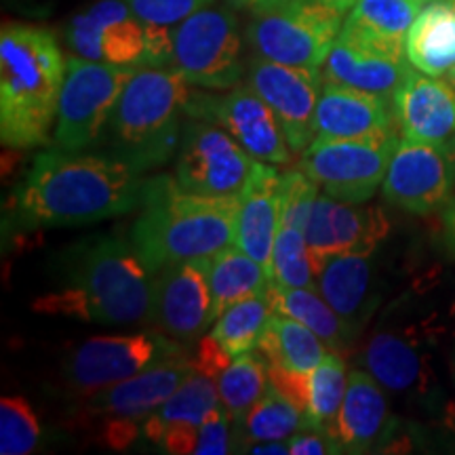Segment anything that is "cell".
Returning a JSON list of instances; mask_svg holds the SVG:
<instances>
[{
	"label": "cell",
	"mask_w": 455,
	"mask_h": 455,
	"mask_svg": "<svg viewBox=\"0 0 455 455\" xmlns=\"http://www.w3.org/2000/svg\"><path fill=\"white\" fill-rule=\"evenodd\" d=\"M195 373L190 356L167 358L133 378L123 379L89 396L83 415L89 419H138L144 424L167 398Z\"/></svg>",
	"instance_id": "19"
},
{
	"label": "cell",
	"mask_w": 455,
	"mask_h": 455,
	"mask_svg": "<svg viewBox=\"0 0 455 455\" xmlns=\"http://www.w3.org/2000/svg\"><path fill=\"white\" fill-rule=\"evenodd\" d=\"M131 244L152 275L181 261L212 258L235 243L238 196L188 192L169 175L146 180Z\"/></svg>",
	"instance_id": "2"
},
{
	"label": "cell",
	"mask_w": 455,
	"mask_h": 455,
	"mask_svg": "<svg viewBox=\"0 0 455 455\" xmlns=\"http://www.w3.org/2000/svg\"><path fill=\"white\" fill-rule=\"evenodd\" d=\"M66 60L55 34L32 24H4L0 32V140L7 148L49 141L57 118Z\"/></svg>",
	"instance_id": "3"
},
{
	"label": "cell",
	"mask_w": 455,
	"mask_h": 455,
	"mask_svg": "<svg viewBox=\"0 0 455 455\" xmlns=\"http://www.w3.org/2000/svg\"><path fill=\"white\" fill-rule=\"evenodd\" d=\"M390 409L384 386L369 371H350L338 415V439L346 453H367L390 435Z\"/></svg>",
	"instance_id": "25"
},
{
	"label": "cell",
	"mask_w": 455,
	"mask_h": 455,
	"mask_svg": "<svg viewBox=\"0 0 455 455\" xmlns=\"http://www.w3.org/2000/svg\"><path fill=\"white\" fill-rule=\"evenodd\" d=\"M124 3L144 24L173 28L198 9L213 4L215 0H124Z\"/></svg>",
	"instance_id": "39"
},
{
	"label": "cell",
	"mask_w": 455,
	"mask_h": 455,
	"mask_svg": "<svg viewBox=\"0 0 455 455\" xmlns=\"http://www.w3.org/2000/svg\"><path fill=\"white\" fill-rule=\"evenodd\" d=\"M41 424L24 396H4L0 401V453L28 455L38 447Z\"/></svg>",
	"instance_id": "37"
},
{
	"label": "cell",
	"mask_w": 455,
	"mask_h": 455,
	"mask_svg": "<svg viewBox=\"0 0 455 455\" xmlns=\"http://www.w3.org/2000/svg\"><path fill=\"white\" fill-rule=\"evenodd\" d=\"M218 405V379L195 371L155 413L148 415L144 422V436L158 445L169 430L201 426L203 419Z\"/></svg>",
	"instance_id": "31"
},
{
	"label": "cell",
	"mask_w": 455,
	"mask_h": 455,
	"mask_svg": "<svg viewBox=\"0 0 455 455\" xmlns=\"http://www.w3.org/2000/svg\"><path fill=\"white\" fill-rule=\"evenodd\" d=\"M171 66H141L108 118L98 146L138 173L158 169L178 152L190 89Z\"/></svg>",
	"instance_id": "4"
},
{
	"label": "cell",
	"mask_w": 455,
	"mask_h": 455,
	"mask_svg": "<svg viewBox=\"0 0 455 455\" xmlns=\"http://www.w3.org/2000/svg\"><path fill=\"white\" fill-rule=\"evenodd\" d=\"M315 3L327 4V7L338 9V11H341V13H348V9L355 4V0H315Z\"/></svg>",
	"instance_id": "46"
},
{
	"label": "cell",
	"mask_w": 455,
	"mask_h": 455,
	"mask_svg": "<svg viewBox=\"0 0 455 455\" xmlns=\"http://www.w3.org/2000/svg\"><path fill=\"white\" fill-rule=\"evenodd\" d=\"M68 287L81 295L84 321L138 325L152 315L155 275L133 244L110 236L84 238L64 259Z\"/></svg>",
	"instance_id": "5"
},
{
	"label": "cell",
	"mask_w": 455,
	"mask_h": 455,
	"mask_svg": "<svg viewBox=\"0 0 455 455\" xmlns=\"http://www.w3.org/2000/svg\"><path fill=\"white\" fill-rule=\"evenodd\" d=\"M243 451L258 455H289V445L284 441H266L244 447Z\"/></svg>",
	"instance_id": "44"
},
{
	"label": "cell",
	"mask_w": 455,
	"mask_h": 455,
	"mask_svg": "<svg viewBox=\"0 0 455 455\" xmlns=\"http://www.w3.org/2000/svg\"><path fill=\"white\" fill-rule=\"evenodd\" d=\"M289 455H327L344 453L338 436L321 428H301L287 439Z\"/></svg>",
	"instance_id": "41"
},
{
	"label": "cell",
	"mask_w": 455,
	"mask_h": 455,
	"mask_svg": "<svg viewBox=\"0 0 455 455\" xmlns=\"http://www.w3.org/2000/svg\"><path fill=\"white\" fill-rule=\"evenodd\" d=\"M449 83H451V84H453V87H455V68H453V70H451V72H449Z\"/></svg>",
	"instance_id": "47"
},
{
	"label": "cell",
	"mask_w": 455,
	"mask_h": 455,
	"mask_svg": "<svg viewBox=\"0 0 455 455\" xmlns=\"http://www.w3.org/2000/svg\"><path fill=\"white\" fill-rule=\"evenodd\" d=\"M278 226H281V173L268 163L255 161L251 175L238 195L235 244L266 266L268 275Z\"/></svg>",
	"instance_id": "23"
},
{
	"label": "cell",
	"mask_w": 455,
	"mask_h": 455,
	"mask_svg": "<svg viewBox=\"0 0 455 455\" xmlns=\"http://www.w3.org/2000/svg\"><path fill=\"white\" fill-rule=\"evenodd\" d=\"M430 331L395 327L375 331L363 350V365L395 395H424L430 388Z\"/></svg>",
	"instance_id": "20"
},
{
	"label": "cell",
	"mask_w": 455,
	"mask_h": 455,
	"mask_svg": "<svg viewBox=\"0 0 455 455\" xmlns=\"http://www.w3.org/2000/svg\"><path fill=\"white\" fill-rule=\"evenodd\" d=\"M66 43L74 55L116 66H150V30L124 0H98L70 20Z\"/></svg>",
	"instance_id": "12"
},
{
	"label": "cell",
	"mask_w": 455,
	"mask_h": 455,
	"mask_svg": "<svg viewBox=\"0 0 455 455\" xmlns=\"http://www.w3.org/2000/svg\"><path fill=\"white\" fill-rule=\"evenodd\" d=\"M255 158L220 124L188 116L178 148L180 186L204 196H238Z\"/></svg>",
	"instance_id": "11"
},
{
	"label": "cell",
	"mask_w": 455,
	"mask_h": 455,
	"mask_svg": "<svg viewBox=\"0 0 455 455\" xmlns=\"http://www.w3.org/2000/svg\"><path fill=\"white\" fill-rule=\"evenodd\" d=\"M171 38V68L195 87L226 91L243 78L241 28L230 9L207 4L175 26Z\"/></svg>",
	"instance_id": "8"
},
{
	"label": "cell",
	"mask_w": 455,
	"mask_h": 455,
	"mask_svg": "<svg viewBox=\"0 0 455 455\" xmlns=\"http://www.w3.org/2000/svg\"><path fill=\"white\" fill-rule=\"evenodd\" d=\"M268 384V363L258 350H249L232 358L230 365L218 378L220 403L232 422H238L247 415L249 409L264 396Z\"/></svg>",
	"instance_id": "33"
},
{
	"label": "cell",
	"mask_w": 455,
	"mask_h": 455,
	"mask_svg": "<svg viewBox=\"0 0 455 455\" xmlns=\"http://www.w3.org/2000/svg\"><path fill=\"white\" fill-rule=\"evenodd\" d=\"M321 186L304 169L281 173V226L306 232Z\"/></svg>",
	"instance_id": "38"
},
{
	"label": "cell",
	"mask_w": 455,
	"mask_h": 455,
	"mask_svg": "<svg viewBox=\"0 0 455 455\" xmlns=\"http://www.w3.org/2000/svg\"><path fill=\"white\" fill-rule=\"evenodd\" d=\"M146 180L110 155L49 150L36 156L13 209L21 226H81L118 218L141 204Z\"/></svg>",
	"instance_id": "1"
},
{
	"label": "cell",
	"mask_w": 455,
	"mask_h": 455,
	"mask_svg": "<svg viewBox=\"0 0 455 455\" xmlns=\"http://www.w3.org/2000/svg\"><path fill=\"white\" fill-rule=\"evenodd\" d=\"M348 371L339 352H327L323 363L310 373V395L306 419L310 428H321L338 436V415L348 388Z\"/></svg>",
	"instance_id": "34"
},
{
	"label": "cell",
	"mask_w": 455,
	"mask_h": 455,
	"mask_svg": "<svg viewBox=\"0 0 455 455\" xmlns=\"http://www.w3.org/2000/svg\"><path fill=\"white\" fill-rule=\"evenodd\" d=\"M207 268L204 258L167 266L155 275L150 318L158 331L180 344L198 339L215 321Z\"/></svg>",
	"instance_id": "16"
},
{
	"label": "cell",
	"mask_w": 455,
	"mask_h": 455,
	"mask_svg": "<svg viewBox=\"0 0 455 455\" xmlns=\"http://www.w3.org/2000/svg\"><path fill=\"white\" fill-rule=\"evenodd\" d=\"M228 4H232L235 9H249V11H255L259 7H264V4L272 3V0H226Z\"/></svg>",
	"instance_id": "45"
},
{
	"label": "cell",
	"mask_w": 455,
	"mask_h": 455,
	"mask_svg": "<svg viewBox=\"0 0 455 455\" xmlns=\"http://www.w3.org/2000/svg\"><path fill=\"white\" fill-rule=\"evenodd\" d=\"M407 61L428 76H445L455 68V0H428L405 41Z\"/></svg>",
	"instance_id": "26"
},
{
	"label": "cell",
	"mask_w": 455,
	"mask_h": 455,
	"mask_svg": "<svg viewBox=\"0 0 455 455\" xmlns=\"http://www.w3.org/2000/svg\"><path fill=\"white\" fill-rule=\"evenodd\" d=\"M186 355L178 339L164 333L100 335L83 341L66 361V384L78 396H91L146 369Z\"/></svg>",
	"instance_id": "10"
},
{
	"label": "cell",
	"mask_w": 455,
	"mask_h": 455,
	"mask_svg": "<svg viewBox=\"0 0 455 455\" xmlns=\"http://www.w3.org/2000/svg\"><path fill=\"white\" fill-rule=\"evenodd\" d=\"M190 361L192 365H195L196 373L209 375V378L218 379L221 371H224V369L232 363V356L228 355V352L220 346V341L209 333L207 338L198 341L195 355L190 356Z\"/></svg>",
	"instance_id": "42"
},
{
	"label": "cell",
	"mask_w": 455,
	"mask_h": 455,
	"mask_svg": "<svg viewBox=\"0 0 455 455\" xmlns=\"http://www.w3.org/2000/svg\"><path fill=\"white\" fill-rule=\"evenodd\" d=\"M207 276L215 318L236 301L266 293L272 283L266 266L238 249L235 243L209 258Z\"/></svg>",
	"instance_id": "29"
},
{
	"label": "cell",
	"mask_w": 455,
	"mask_h": 455,
	"mask_svg": "<svg viewBox=\"0 0 455 455\" xmlns=\"http://www.w3.org/2000/svg\"><path fill=\"white\" fill-rule=\"evenodd\" d=\"M443 221V241H445L447 251L455 258V195L449 198L441 212Z\"/></svg>",
	"instance_id": "43"
},
{
	"label": "cell",
	"mask_w": 455,
	"mask_h": 455,
	"mask_svg": "<svg viewBox=\"0 0 455 455\" xmlns=\"http://www.w3.org/2000/svg\"><path fill=\"white\" fill-rule=\"evenodd\" d=\"M249 84L275 110L291 152L304 155L316 138L315 116L325 84L323 72L255 55L249 64Z\"/></svg>",
	"instance_id": "14"
},
{
	"label": "cell",
	"mask_w": 455,
	"mask_h": 455,
	"mask_svg": "<svg viewBox=\"0 0 455 455\" xmlns=\"http://www.w3.org/2000/svg\"><path fill=\"white\" fill-rule=\"evenodd\" d=\"M188 116L204 118L224 127L255 161L268 164L291 161V148L275 110L255 93L251 84L232 89L224 98L190 95Z\"/></svg>",
	"instance_id": "13"
},
{
	"label": "cell",
	"mask_w": 455,
	"mask_h": 455,
	"mask_svg": "<svg viewBox=\"0 0 455 455\" xmlns=\"http://www.w3.org/2000/svg\"><path fill=\"white\" fill-rule=\"evenodd\" d=\"M321 264L312 255L306 232L291 226H278L275 249H272L270 278L284 287L316 289Z\"/></svg>",
	"instance_id": "36"
},
{
	"label": "cell",
	"mask_w": 455,
	"mask_h": 455,
	"mask_svg": "<svg viewBox=\"0 0 455 455\" xmlns=\"http://www.w3.org/2000/svg\"><path fill=\"white\" fill-rule=\"evenodd\" d=\"M455 186V161L439 148L401 138L382 184L386 201L413 215L445 207Z\"/></svg>",
	"instance_id": "15"
},
{
	"label": "cell",
	"mask_w": 455,
	"mask_h": 455,
	"mask_svg": "<svg viewBox=\"0 0 455 455\" xmlns=\"http://www.w3.org/2000/svg\"><path fill=\"white\" fill-rule=\"evenodd\" d=\"M272 316L266 293L236 301L215 318L212 335L232 358L255 350L266 323Z\"/></svg>",
	"instance_id": "35"
},
{
	"label": "cell",
	"mask_w": 455,
	"mask_h": 455,
	"mask_svg": "<svg viewBox=\"0 0 455 455\" xmlns=\"http://www.w3.org/2000/svg\"><path fill=\"white\" fill-rule=\"evenodd\" d=\"M301 428H308L304 409L268 384L264 396L249 409L244 418L235 422V443L243 451L255 443L284 441Z\"/></svg>",
	"instance_id": "32"
},
{
	"label": "cell",
	"mask_w": 455,
	"mask_h": 455,
	"mask_svg": "<svg viewBox=\"0 0 455 455\" xmlns=\"http://www.w3.org/2000/svg\"><path fill=\"white\" fill-rule=\"evenodd\" d=\"M390 235V220L378 204L344 203L338 198L318 195L312 209L306 241L323 268V261L339 253H367Z\"/></svg>",
	"instance_id": "17"
},
{
	"label": "cell",
	"mask_w": 455,
	"mask_h": 455,
	"mask_svg": "<svg viewBox=\"0 0 455 455\" xmlns=\"http://www.w3.org/2000/svg\"><path fill=\"white\" fill-rule=\"evenodd\" d=\"M266 299H268L270 310L275 315L299 321L301 325L312 329L335 352L350 348V344L356 338L348 323L341 321L338 312L327 304L325 298L316 289L284 287V284L270 283Z\"/></svg>",
	"instance_id": "28"
},
{
	"label": "cell",
	"mask_w": 455,
	"mask_h": 455,
	"mask_svg": "<svg viewBox=\"0 0 455 455\" xmlns=\"http://www.w3.org/2000/svg\"><path fill=\"white\" fill-rule=\"evenodd\" d=\"M396 146V131L352 140L316 138L301 155L299 169L329 196L344 203H367L384 184Z\"/></svg>",
	"instance_id": "9"
},
{
	"label": "cell",
	"mask_w": 455,
	"mask_h": 455,
	"mask_svg": "<svg viewBox=\"0 0 455 455\" xmlns=\"http://www.w3.org/2000/svg\"><path fill=\"white\" fill-rule=\"evenodd\" d=\"M138 68L91 61L72 55L66 60V76L57 104L55 146L66 152H83L98 146L108 118Z\"/></svg>",
	"instance_id": "7"
},
{
	"label": "cell",
	"mask_w": 455,
	"mask_h": 455,
	"mask_svg": "<svg viewBox=\"0 0 455 455\" xmlns=\"http://www.w3.org/2000/svg\"><path fill=\"white\" fill-rule=\"evenodd\" d=\"M411 70L405 55L386 53L373 44L339 32L323 64V78L392 100Z\"/></svg>",
	"instance_id": "22"
},
{
	"label": "cell",
	"mask_w": 455,
	"mask_h": 455,
	"mask_svg": "<svg viewBox=\"0 0 455 455\" xmlns=\"http://www.w3.org/2000/svg\"><path fill=\"white\" fill-rule=\"evenodd\" d=\"M428 0H355L341 32L392 55H405L409 28Z\"/></svg>",
	"instance_id": "27"
},
{
	"label": "cell",
	"mask_w": 455,
	"mask_h": 455,
	"mask_svg": "<svg viewBox=\"0 0 455 455\" xmlns=\"http://www.w3.org/2000/svg\"><path fill=\"white\" fill-rule=\"evenodd\" d=\"M344 15L315 0H272L251 11L247 43L264 60L321 70L339 36Z\"/></svg>",
	"instance_id": "6"
},
{
	"label": "cell",
	"mask_w": 455,
	"mask_h": 455,
	"mask_svg": "<svg viewBox=\"0 0 455 455\" xmlns=\"http://www.w3.org/2000/svg\"><path fill=\"white\" fill-rule=\"evenodd\" d=\"M451 156H453V161H455V150H453V155H451Z\"/></svg>",
	"instance_id": "48"
},
{
	"label": "cell",
	"mask_w": 455,
	"mask_h": 455,
	"mask_svg": "<svg viewBox=\"0 0 455 455\" xmlns=\"http://www.w3.org/2000/svg\"><path fill=\"white\" fill-rule=\"evenodd\" d=\"M325 346V341L299 321L272 312L255 350L266 358L268 365L312 373L327 355Z\"/></svg>",
	"instance_id": "30"
},
{
	"label": "cell",
	"mask_w": 455,
	"mask_h": 455,
	"mask_svg": "<svg viewBox=\"0 0 455 455\" xmlns=\"http://www.w3.org/2000/svg\"><path fill=\"white\" fill-rule=\"evenodd\" d=\"M315 127L318 140H352L396 131L398 124L390 98L325 81Z\"/></svg>",
	"instance_id": "21"
},
{
	"label": "cell",
	"mask_w": 455,
	"mask_h": 455,
	"mask_svg": "<svg viewBox=\"0 0 455 455\" xmlns=\"http://www.w3.org/2000/svg\"><path fill=\"white\" fill-rule=\"evenodd\" d=\"M316 291L355 333L365 327L382 299L371 255L367 253H339L327 258L318 272Z\"/></svg>",
	"instance_id": "24"
},
{
	"label": "cell",
	"mask_w": 455,
	"mask_h": 455,
	"mask_svg": "<svg viewBox=\"0 0 455 455\" xmlns=\"http://www.w3.org/2000/svg\"><path fill=\"white\" fill-rule=\"evenodd\" d=\"M392 106L403 138L453 155L455 87L451 83L413 68L392 95Z\"/></svg>",
	"instance_id": "18"
},
{
	"label": "cell",
	"mask_w": 455,
	"mask_h": 455,
	"mask_svg": "<svg viewBox=\"0 0 455 455\" xmlns=\"http://www.w3.org/2000/svg\"><path fill=\"white\" fill-rule=\"evenodd\" d=\"M221 403L203 419L196 430L195 453L192 455H226L235 451V426Z\"/></svg>",
	"instance_id": "40"
}]
</instances>
